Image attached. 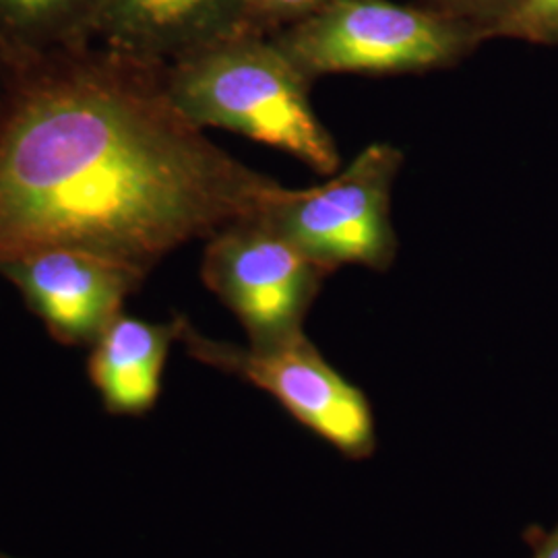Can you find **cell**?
I'll return each mask as SVG.
<instances>
[{
    "mask_svg": "<svg viewBox=\"0 0 558 558\" xmlns=\"http://www.w3.org/2000/svg\"><path fill=\"white\" fill-rule=\"evenodd\" d=\"M248 0H108L96 44L168 64L246 32Z\"/></svg>",
    "mask_w": 558,
    "mask_h": 558,
    "instance_id": "obj_8",
    "label": "cell"
},
{
    "mask_svg": "<svg viewBox=\"0 0 558 558\" xmlns=\"http://www.w3.org/2000/svg\"><path fill=\"white\" fill-rule=\"evenodd\" d=\"M311 85L271 36L255 32H240L163 64L168 98L195 126L240 133L331 177L341 154L311 104Z\"/></svg>",
    "mask_w": 558,
    "mask_h": 558,
    "instance_id": "obj_2",
    "label": "cell"
},
{
    "mask_svg": "<svg viewBox=\"0 0 558 558\" xmlns=\"http://www.w3.org/2000/svg\"><path fill=\"white\" fill-rule=\"evenodd\" d=\"M179 341L191 359L278 399L292 418L343 458L360 461L375 453L377 428L371 401L325 360L306 333L278 348H242L203 336L179 315Z\"/></svg>",
    "mask_w": 558,
    "mask_h": 558,
    "instance_id": "obj_5",
    "label": "cell"
},
{
    "mask_svg": "<svg viewBox=\"0 0 558 558\" xmlns=\"http://www.w3.org/2000/svg\"><path fill=\"white\" fill-rule=\"evenodd\" d=\"M271 38L311 81L449 69L486 41L476 27L414 0H338Z\"/></svg>",
    "mask_w": 558,
    "mask_h": 558,
    "instance_id": "obj_3",
    "label": "cell"
},
{
    "mask_svg": "<svg viewBox=\"0 0 558 558\" xmlns=\"http://www.w3.org/2000/svg\"><path fill=\"white\" fill-rule=\"evenodd\" d=\"M0 81V265L71 246L149 274L279 189L180 114L163 64L89 44Z\"/></svg>",
    "mask_w": 558,
    "mask_h": 558,
    "instance_id": "obj_1",
    "label": "cell"
},
{
    "mask_svg": "<svg viewBox=\"0 0 558 558\" xmlns=\"http://www.w3.org/2000/svg\"><path fill=\"white\" fill-rule=\"evenodd\" d=\"M108 0H0V73L96 44Z\"/></svg>",
    "mask_w": 558,
    "mask_h": 558,
    "instance_id": "obj_10",
    "label": "cell"
},
{
    "mask_svg": "<svg viewBox=\"0 0 558 558\" xmlns=\"http://www.w3.org/2000/svg\"><path fill=\"white\" fill-rule=\"evenodd\" d=\"M449 17L476 27L484 40H497L500 27L513 15L519 0H414Z\"/></svg>",
    "mask_w": 558,
    "mask_h": 558,
    "instance_id": "obj_12",
    "label": "cell"
},
{
    "mask_svg": "<svg viewBox=\"0 0 558 558\" xmlns=\"http://www.w3.org/2000/svg\"><path fill=\"white\" fill-rule=\"evenodd\" d=\"M0 558H13V557H9V555H0Z\"/></svg>",
    "mask_w": 558,
    "mask_h": 558,
    "instance_id": "obj_16",
    "label": "cell"
},
{
    "mask_svg": "<svg viewBox=\"0 0 558 558\" xmlns=\"http://www.w3.org/2000/svg\"><path fill=\"white\" fill-rule=\"evenodd\" d=\"M2 110H4V104H2V96H0V122H2Z\"/></svg>",
    "mask_w": 558,
    "mask_h": 558,
    "instance_id": "obj_15",
    "label": "cell"
},
{
    "mask_svg": "<svg viewBox=\"0 0 558 558\" xmlns=\"http://www.w3.org/2000/svg\"><path fill=\"white\" fill-rule=\"evenodd\" d=\"M401 163L398 145L371 143L323 184H279L260 216L331 274L345 265L387 271L399 253L391 195Z\"/></svg>",
    "mask_w": 558,
    "mask_h": 558,
    "instance_id": "obj_4",
    "label": "cell"
},
{
    "mask_svg": "<svg viewBox=\"0 0 558 558\" xmlns=\"http://www.w3.org/2000/svg\"><path fill=\"white\" fill-rule=\"evenodd\" d=\"M499 38L557 46L558 0H519L513 15L500 27Z\"/></svg>",
    "mask_w": 558,
    "mask_h": 558,
    "instance_id": "obj_11",
    "label": "cell"
},
{
    "mask_svg": "<svg viewBox=\"0 0 558 558\" xmlns=\"http://www.w3.org/2000/svg\"><path fill=\"white\" fill-rule=\"evenodd\" d=\"M338 0H248L246 32L274 36L281 29L308 20Z\"/></svg>",
    "mask_w": 558,
    "mask_h": 558,
    "instance_id": "obj_13",
    "label": "cell"
},
{
    "mask_svg": "<svg viewBox=\"0 0 558 558\" xmlns=\"http://www.w3.org/2000/svg\"><path fill=\"white\" fill-rule=\"evenodd\" d=\"M329 276L260 211L221 226L207 239L201 260L205 286L236 315L253 348L300 338Z\"/></svg>",
    "mask_w": 558,
    "mask_h": 558,
    "instance_id": "obj_6",
    "label": "cell"
},
{
    "mask_svg": "<svg viewBox=\"0 0 558 558\" xmlns=\"http://www.w3.org/2000/svg\"><path fill=\"white\" fill-rule=\"evenodd\" d=\"M0 276L59 343L94 345L149 274L83 248L52 246L2 263Z\"/></svg>",
    "mask_w": 558,
    "mask_h": 558,
    "instance_id": "obj_7",
    "label": "cell"
},
{
    "mask_svg": "<svg viewBox=\"0 0 558 558\" xmlns=\"http://www.w3.org/2000/svg\"><path fill=\"white\" fill-rule=\"evenodd\" d=\"M174 341L179 315L170 323H149L120 313L104 329L92 345L89 379L110 414L143 416L156 405Z\"/></svg>",
    "mask_w": 558,
    "mask_h": 558,
    "instance_id": "obj_9",
    "label": "cell"
},
{
    "mask_svg": "<svg viewBox=\"0 0 558 558\" xmlns=\"http://www.w3.org/2000/svg\"><path fill=\"white\" fill-rule=\"evenodd\" d=\"M532 558H558V523L553 532H548L544 538L538 539Z\"/></svg>",
    "mask_w": 558,
    "mask_h": 558,
    "instance_id": "obj_14",
    "label": "cell"
}]
</instances>
